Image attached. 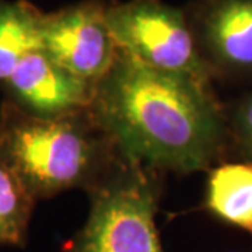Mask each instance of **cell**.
<instances>
[{
  "label": "cell",
  "instance_id": "1",
  "mask_svg": "<svg viewBox=\"0 0 252 252\" xmlns=\"http://www.w3.org/2000/svg\"><path fill=\"white\" fill-rule=\"evenodd\" d=\"M90 111L124 158L161 174L209 171L228 150L213 84L158 72L122 51L95 84Z\"/></svg>",
  "mask_w": 252,
  "mask_h": 252
},
{
  "label": "cell",
  "instance_id": "2",
  "mask_svg": "<svg viewBox=\"0 0 252 252\" xmlns=\"http://www.w3.org/2000/svg\"><path fill=\"white\" fill-rule=\"evenodd\" d=\"M121 158L90 109L63 117L31 114L13 101L0 105V162L38 199L70 190L87 193Z\"/></svg>",
  "mask_w": 252,
  "mask_h": 252
},
{
  "label": "cell",
  "instance_id": "3",
  "mask_svg": "<svg viewBox=\"0 0 252 252\" xmlns=\"http://www.w3.org/2000/svg\"><path fill=\"white\" fill-rule=\"evenodd\" d=\"M161 195V172L121 156L89 192L86 223L62 252H164L156 223Z\"/></svg>",
  "mask_w": 252,
  "mask_h": 252
},
{
  "label": "cell",
  "instance_id": "4",
  "mask_svg": "<svg viewBox=\"0 0 252 252\" xmlns=\"http://www.w3.org/2000/svg\"><path fill=\"white\" fill-rule=\"evenodd\" d=\"M105 18L119 51L158 72L213 84L184 7L162 0L108 1Z\"/></svg>",
  "mask_w": 252,
  "mask_h": 252
},
{
  "label": "cell",
  "instance_id": "5",
  "mask_svg": "<svg viewBox=\"0 0 252 252\" xmlns=\"http://www.w3.org/2000/svg\"><path fill=\"white\" fill-rule=\"evenodd\" d=\"M105 0H80L45 13L41 49L67 72L97 84L111 70L119 48L109 31Z\"/></svg>",
  "mask_w": 252,
  "mask_h": 252
},
{
  "label": "cell",
  "instance_id": "6",
  "mask_svg": "<svg viewBox=\"0 0 252 252\" xmlns=\"http://www.w3.org/2000/svg\"><path fill=\"white\" fill-rule=\"evenodd\" d=\"M184 9L213 83L252 79V0H190Z\"/></svg>",
  "mask_w": 252,
  "mask_h": 252
},
{
  "label": "cell",
  "instance_id": "7",
  "mask_svg": "<svg viewBox=\"0 0 252 252\" xmlns=\"http://www.w3.org/2000/svg\"><path fill=\"white\" fill-rule=\"evenodd\" d=\"M10 101L41 117H63L90 109L95 86L74 76L38 49L28 54L1 83Z\"/></svg>",
  "mask_w": 252,
  "mask_h": 252
},
{
  "label": "cell",
  "instance_id": "8",
  "mask_svg": "<svg viewBox=\"0 0 252 252\" xmlns=\"http://www.w3.org/2000/svg\"><path fill=\"white\" fill-rule=\"evenodd\" d=\"M206 210L224 224L252 235V164L219 162L207 171Z\"/></svg>",
  "mask_w": 252,
  "mask_h": 252
},
{
  "label": "cell",
  "instance_id": "9",
  "mask_svg": "<svg viewBox=\"0 0 252 252\" xmlns=\"http://www.w3.org/2000/svg\"><path fill=\"white\" fill-rule=\"evenodd\" d=\"M44 14L27 0H0V84L28 54L41 49Z\"/></svg>",
  "mask_w": 252,
  "mask_h": 252
},
{
  "label": "cell",
  "instance_id": "10",
  "mask_svg": "<svg viewBox=\"0 0 252 252\" xmlns=\"http://www.w3.org/2000/svg\"><path fill=\"white\" fill-rule=\"evenodd\" d=\"M36 199L0 162V245L26 247Z\"/></svg>",
  "mask_w": 252,
  "mask_h": 252
},
{
  "label": "cell",
  "instance_id": "11",
  "mask_svg": "<svg viewBox=\"0 0 252 252\" xmlns=\"http://www.w3.org/2000/svg\"><path fill=\"white\" fill-rule=\"evenodd\" d=\"M228 149L231 147L240 161L252 164V90L241 94L225 107Z\"/></svg>",
  "mask_w": 252,
  "mask_h": 252
}]
</instances>
